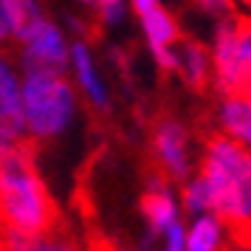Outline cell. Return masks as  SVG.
<instances>
[{"label":"cell","mask_w":251,"mask_h":251,"mask_svg":"<svg viewBox=\"0 0 251 251\" xmlns=\"http://www.w3.org/2000/svg\"><path fill=\"white\" fill-rule=\"evenodd\" d=\"M167 251H183V231L178 223L170 226V246H167Z\"/></svg>","instance_id":"17"},{"label":"cell","mask_w":251,"mask_h":251,"mask_svg":"<svg viewBox=\"0 0 251 251\" xmlns=\"http://www.w3.org/2000/svg\"><path fill=\"white\" fill-rule=\"evenodd\" d=\"M141 20H144V31L150 37V46H170V43H175L178 28H175L172 17L161 6H152L150 12H144Z\"/></svg>","instance_id":"11"},{"label":"cell","mask_w":251,"mask_h":251,"mask_svg":"<svg viewBox=\"0 0 251 251\" xmlns=\"http://www.w3.org/2000/svg\"><path fill=\"white\" fill-rule=\"evenodd\" d=\"M152 6H158V0H133V9L138 12V17H141L144 12H150Z\"/></svg>","instance_id":"18"},{"label":"cell","mask_w":251,"mask_h":251,"mask_svg":"<svg viewBox=\"0 0 251 251\" xmlns=\"http://www.w3.org/2000/svg\"><path fill=\"white\" fill-rule=\"evenodd\" d=\"M102 3H119V0H102Z\"/></svg>","instance_id":"20"},{"label":"cell","mask_w":251,"mask_h":251,"mask_svg":"<svg viewBox=\"0 0 251 251\" xmlns=\"http://www.w3.org/2000/svg\"><path fill=\"white\" fill-rule=\"evenodd\" d=\"M223 127L228 130V136L240 141V144H249L251 136V122H249V99H234V96H226V104H223Z\"/></svg>","instance_id":"9"},{"label":"cell","mask_w":251,"mask_h":251,"mask_svg":"<svg viewBox=\"0 0 251 251\" xmlns=\"http://www.w3.org/2000/svg\"><path fill=\"white\" fill-rule=\"evenodd\" d=\"M220 246V223L215 217H201L189 234V251H217Z\"/></svg>","instance_id":"12"},{"label":"cell","mask_w":251,"mask_h":251,"mask_svg":"<svg viewBox=\"0 0 251 251\" xmlns=\"http://www.w3.org/2000/svg\"><path fill=\"white\" fill-rule=\"evenodd\" d=\"M74 62H76V71H79V79L82 85H85V91L91 93V99L96 104H104V91L102 85L96 82V76H93V68H91V57H88V48L82 46H74Z\"/></svg>","instance_id":"13"},{"label":"cell","mask_w":251,"mask_h":251,"mask_svg":"<svg viewBox=\"0 0 251 251\" xmlns=\"http://www.w3.org/2000/svg\"><path fill=\"white\" fill-rule=\"evenodd\" d=\"M25 251H76V246L65 237V228L59 226L48 234H34L31 243L25 246Z\"/></svg>","instance_id":"14"},{"label":"cell","mask_w":251,"mask_h":251,"mask_svg":"<svg viewBox=\"0 0 251 251\" xmlns=\"http://www.w3.org/2000/svg\"><path fill=\"white\" fill-rule=\"evenodd\" d=\"M9 34H12V31H9V25H6V20H3V14H0V46L9 40Z\"/></svg>","instance_id":"19"},{"label":"cell","mask_w":251,"mask_h":251,"mask_svg":"<svg viewBox=\"0 0 251 251\" xmlns=\"http://www.w3.org/2000/svg\"><path fill=\"white\" fill-rule=\"evenodd\" d=\"M203 183L209 209L226 223L240 249H249V152L240 141L212 136L206 141Z\"/></svg>","instance_id":"2"},{"label":"cell","mask_w":251,"mask_h":251,"mask_svg":"<svg viewBox=\"0 0 251 251\" xmlns=\"http://www.w3.org/2000/svg\"><path fill=\"white\" fill-rule=\"evenodd\" d=\"M186 206L198 212V209H209V192H206V183L203 178L201 181H195L189 189H186Z\"/></svg>","instance_id":"15"},{"label":"cell","mask_w":251,"mask_h":251,"mask_svg":"<svg viewBox=\"0 0 251 251\" xmlns=\"http://www.w3.org/2000/svg\"><path fill=\"white\" fill-rule=\"evenodd\" d=\"M141 212L147 215L150 226L161 231V228H170L175 223V203H172V198L164 189H152L141 198Z\"/></svg>","instance_id":"10"},{"label":"cell","mask_w":251,"mask_h":251,"mask_svg":"<svg viewBox=\"0 0 251 251\" xmlns=\"http://www.w3.org/2000/svg\"><path fill=\"white\" fill-rule=\"evenodd\" d=\"M34 155V141L23 138L9 158L0 161V226L23 234H48L62 226V217L37 178Z\"/></svg>","instance_id":"1"},{"label":"cell","mask_w":251,"mask_h":251,"mask_svg":"<svg viewBox=\"0 0 251 251\" xmlns=\"http://www.w3.org/2000/svg\"><path fill=\"white\" fill-rule=\"evenodd\" d=\"M175 68L183 74V79L192 85L195 91H206V85H209V59H206V51L203 46H198L195 40H186L181 34L175 37Z\"/></svg>","instance_id":"8"},{"label":"cell","mask_w":251,"mask_h":251,"mask_svg":"<svg viewBox=\"0 0 251 251\" xmlns=\"http://www.w3.org/2000/svg\"><path fill=\"white\" fill-rule=\"evenodd\" d=\"M155 152H158V161L170 170L172 178H183L186 170H189V155H186V133L178 122L172 119H161L158 127H155Z\"/></svg>","instance_id":"6"},{"label":"cell","mask_w":251,"mask_h":251,"mask_svg":"<svg viewBox=\"0 0 251 251\" xmlns=\"http://www.w3.org/2000/svg\"><path fill=\"white\" fill-rule=\"evenodd\" d=\"M203 12L212 14H231L234 12V0H195Z\"/></svg>","instance_id":"16"},{"label":"cell","mask_w":251,"mask_h":251,"mask_svg":"<svg viewBox=\"0 0 251 251\" xmlns=\"http://www.w3.org/2000/svg\"><path fill=\"white\" fill-rule=\"evenodd\" d=\"M25 74H51L65 76L68 68V51L59 31L51 23H43L34 34L25 40Z\"/></svg>","instance_id":"5"},{"label":"cell","mask_w":251,"mask_h":251,"mask_svg":"<svg viewBox=\"0 0 251 251\" xmlns=\"http://www.w3.org/2000/svg\"><path fill=\"white\" fill-rule=\"evenodd\" d=\"M23 119L37 138H54L65 130L74 113V93L65 76L51 74H25L23 85Z\"/></svg>","instance_id":"3"},{"label":"cell","mask_w":251,"mask_h":251,"mask_svg":"<svg viewBox=\"0 0 251 251\" xmlns=\"http://www.w3.org/2000/svg\"><path fill=\"white\" fill-rule=\"evenodd\" d=\"M23 104H20V88L14 79L9 62L0 57V136H23Z\"/></svg>","instance_id":"7"},{"label":"cell","mask_w":251,"mask_h":251,"mask_svg":"<svg viewBox=\"0 0 251 251\" xmlns=\"http://www.w3.org/2000/svg\"><path fill=\"white\" fill-rule=\"evenodd\" d=\"M217 85L226 96L249 99V20L228 17L217 28L215 43Z\"/></svg>","instance_id":"4"},{"label":"cell","mask_w":251,"mask_h":251,"mask_svg":"<svg viewBox=\"0 0 251 251\" xmlns=\"http://www.w3.org/2000/svg\"><path fill=\"white\" fill-rule=\"evenodd\" d=\"M85 3H88V0H85Z\"/></svg>","instance_id":"21"}]
</instances>
